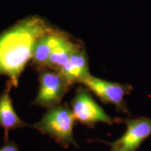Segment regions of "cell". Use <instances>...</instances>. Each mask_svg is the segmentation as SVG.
Here are the masks:
<instances>
[{
    "label": "cell",
    "mask_w": 151,
    "mask_h": 151,
    "mask_svg": "<svg viewBox=\"0 0 151 151\" xmlns=\"http://www.w3.org/2000/svg\"><path fill=\"white\" fill-rule=\"evenodd\" d=\"M58 72L71 86L75 83L82 84L91 75L89 71L88 55L82 46L73 52L66 65Z\"/></svg>",
    "instance_id": "obj_8"
},
{
    "label": "cell",
    "mask_w": 151,
    "mask_h": 151,
    "mask_svg": "<svg viewBox=\"0 0 151 151\" xmlns=\"http://www.w3.org/2000/svg\"><path fill=\"white\" fill-rule=\"evenodd\" d=\"M0 151H20V147L14 141H8L0 147Z\"/></svg>",
    "instance_id": "obj_11"
},
{
    "label": "cell",
    "mask_w": 151,
    "mask_h": 151,
    "mask_svg": "<svg viewBox=\"0 0 151 151\" xmlns=\"http://www.w3.org/2000/svg\"><path fill=\"white\" fill-rule=\"evenodd\" d=\"M12 87H14L12 83L8 81L5 90L0 94V126L4 131V142L9 141V134L11 130L32 127L23 121L15 111L10 94Z\"/></svg>",
    "instance_id": "obj_7"
},
{
    "label": "cell",
    "mask_w": 151,
    "mask_h": 151,
    "mask_svg": "<svg viewBox=\"0 0 151 151\" xmlns=\"http://www.w3.org/2000/svg\"><path fill=\"white\" fill-rule=\"evenodd\" d=\"M52 28L39 16L20 20L0 35V76L17 87L26 66L32 60L37 41Z\"/></svg>",
    "instance_id": "obj_1"
},
{
    "label": "cell",
    "mask_w": 151,
    "mask_h": 151,
    "mask_svg": "<svg viewBox=\"0 0 151 151\" xmlns=\"http://www.w3.org/2000/svg\"><path fill=\"white\" fill-rule=\"evenodd\" d=\"M82 84L95 94L103 104L113 105L118 112L129 113L124 97L132 90L129 85L110 82L92 75H90Z\"/></svg>",
    "instance_id": "obj_5"
},
{
    "label": "cell",
    "mask_w": 151,
    "mask_h": 151,
    "mask_svg": "<svg viewBox=\"0 0 151 151\" xmlns=\"http://www.w3.org/2000/svg\"><path fill=\"white\" fill-rule=\"evenodd\" d=\"M126 125L122 136L113 142H104L110 151H137L143 141L151 136V119L146 117L119 119Z\"/></svg>",
    "instance_id": "obj_6"
},
{
    "label": "cell",
    "mask_w": 151,
    "mask_h": 151,
    "mask_svg": "<svg viewBox=\"0 0 151 151\" xmlns=\"http://www.w3.org/2000/svg\"><path fill=\"white\" fill-rule=\"evenodd\" d=\"M81 46L78 43L73 42L63 34L50 54L47 69L60 71L73 52Z\"/></svg>",
    "instance_id": "obj_10"
},
{
    "label": "cell",
    "mask_w": 151,
    "mask_h": 151,
    "mask_svg": "<svg viewBox=\"0 0 151 151\" xmlns=\"http://www.w3.org/2000/svg\"><path fill=\"white\" fill-rule=\"evenodd\" d=\"M62 35L63 33L52 29L37 41L31 62L37 71L47 69L50 54Z\"/></svg>",
    "instance_id": "obj_9"
},
{
    "label": "cell",
    "mask_w": 151,
    "mask_h": 151,
    "mask_svg": "<svg viewBox=\"0 0 151 151\" xmlns=\"http://www.w3.org/2000/svg\"><path fill=\"white\" fill-rule=\"evenodd\" d=\"M71 109L76 121L92 129L99 122L111 125L115 121L98 104L86 87L80 86L76 90Z\"/></svg>",
    "instance_id": "obj_4"
},
{
    "label": "cell",
    "mask_w": 151,
    "mask_h": 151,
    "mask_svg": "<svg viewBox=\"0 0 151 151\" xmlns=\"http://www.w3.org/2000/svg\"><path fill=\"white\" fill-rule=\"evenodd\" d=\"M39 71V89L31 105L50 109L60 105L71 86L58 71L44 69Z\"/></svg>",
    "instance_id": "obj_3"
},
{
    "label": "cell",
    "mask_w": 151,
    "mask_h": 151,
    "mask_svg": "<svg viewBox=\"0 0 151 151\" xmlns=\"http://www.w3.org/2000/svg\"><path fill=\"white\" fill-rule=\"evenodd\" d=\"M76 119L71 107L66 102L62 105L48 109L39 122L32 127L42 134L50 136L65 148L71 146L78 148L73 139V127Z\"/></svg>",
    "instance_id": "obj_2"
}]
</instances>
